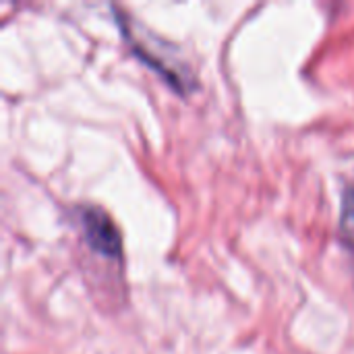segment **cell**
<instances>
[{"label": "cell", "instance_id": "1", "mask_svg": "<svg viewBox=\"0 0 354 354\" xmlns=\"http://www.w3.org/2000/svg\"><path fill=\"white\" fill-rule=\"evenodd\" d=\"M81 226L85 243L104 257H118L120 255V232L112 218L100 207H83L81 209Z\"/></svg>", "mask_w": 354, "mask_h": 354}, {"label": "cell", "instance_id": "2", "mask_svg": "<svg viewBox=\"0 0 354 354\" xmlns=\"http://www.w3.org/2000/svg\"><path fill=\"white\" fill-rule=\"evenodd\" d=\"M340 232L344 245L354 261V187H348L342 197V212H340Z\"/></svg>", "mask_w": 354, "mask_h": 354}]
</instances>
